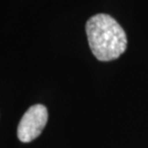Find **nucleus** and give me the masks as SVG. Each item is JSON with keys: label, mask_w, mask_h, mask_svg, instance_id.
<instances>
[{"label": "nucleus", "mask_w": 148, "mask_h": 148, "mask_svg": "<svg viewBox=\"0 0 148 148\" xmlns=\"http://www.w3.org/2000/svg\"><path fill=\"white\" fill-rule=\"evenodd\" d=\"M48 121V111L42 104L31 106L22 116L17 127V137L22 143H30L41 134Z\"/></svg>", "instance_id": "f03ea898"}, {"label": "nucleus", "mask_w": 148, "mask_h": 148, "mask_svg": "<svg viewBox=\"0 0 148 148\" xmlns=\"http://www.w3.org/2000/svg\"><path fill=\"white\" fill-rule=\"evenodd\" d=\"M86 34L91 51L100 61L119 58L126 50V34L108 14H99L91 17L86 23Z\"/></svg>", "instance_id": "f257e3e1"}]
</instances>
